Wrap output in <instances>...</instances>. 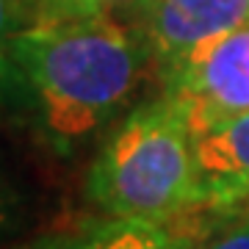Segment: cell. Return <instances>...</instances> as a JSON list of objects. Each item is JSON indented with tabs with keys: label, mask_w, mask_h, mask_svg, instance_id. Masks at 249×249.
Returning <instances> with one entry per match:
<instances>
[{
	"label": "cell",
	"mask_w": 249,
	"mask_h": 249,
	"mask_svg": "<svg viewBox=\"0 0 249 249\" xmlns=\"http://www.w3.org/2000/svg\"><path fill=\"white\" fill-rule=\"evenodd\" d=\"M25 100L47 147L78 152L130 106L152 53L116 17L28 22L11 42Z\"/></svg>",
	"instance_id": "6da1fadb"
},
{
	"label": "cell",
	"mask_w": 249,
	"mask_h": 249,
	"mask_svg": "<svg viewBox=\"0 0 249 249\" xmlns=\"http://www.w3.org/2000/svg\"><path fill=\"white\" fill-rule=\"evenodd\" d=\"M86 196L108 216L172 222L199 205L194 133L186 111L160 94L133 108L97 150Z\"/></svg>",
	"instance_id": "7a4b0ae2"
},
{
	"label": "cell",
	"mask_w": 249,
	"mask_h": 249,
	"mask_svg": "<svg viewBox=\"0 0 249 249\" xmlns=\"http://www.w3.org/2000/svg\"><path fill=\"white\" fill-rule=\"evenodd\" d=\"M163 75L169 94L188 116L191 133L249 111V25L199 47Z\"/></svg>",
	"instance_id": "3957f363"
},
{
	"label": "cell",
	"mask_w": 249,
	"mask_h": 249,
	"mask_svg": "<svg viewBox=\"0 0 249 249\" xmlns=\"http://www.w3.org/2000/svg\"><path fill=\"white\" fill-rule=\"evenodd\" d=\"M247 25L249 0H150L142 11V36L160 72Z\"/></svg>",
	"instance_id": "277c9868"
},
{
	"label": "cell",
	"mask_w": 249,
	"mask_h": 249,
	"mask_svg": "<svg viewBox=\"0 0 249 249\" xmlns=\"http://www.w3.org/2000/svg\"><path fill=\"white\" fill-rule=\"evenodd\" d=\"M199 205H249V111L194 136Z\"/></svg>",
	"instance_id": "5b68a950"
},
{
	"label": "cell",
	"mask_w": 249,
	"mask_h": 249,
	"mask_svg": "<svg viewBox=\"0 0 249 249\" xmlns=\"http://www.w3.org/2000/svg\"><path fill=\"white\" fill-rule=\"evenodd\" d=\"M70 249H194V244L186 232L169 227V222L111 216L70 238Z\"/></svg>",
	"instance_id": "8992f818"
},
{
	"label": "cell",
	"mask_w": 249,
	"mask_h": 249,
	"mask_svg": "<svg viewBox=\"0 0 249 249\" xmlns=\"http://www.w3.org/2000/svg\"><path fill=\"white\" fill-rule=\"evenodd\" d=\"M178 219H186V230H178L191 238L194 249H249V205H196Z\"/></svg>",
	"instance_id": "52a82bcc"
},
{
	"label": "cell",
	"mask_w": 249,
	"mask_h": 249,
	"mask_svg": "<svg viewBox=\"0 0 249 249\" xmlns=\"http://www.w3.org/2000/svg\"><path fill=\"white\" fill-rule=\"evenodd\" d=\"M28 11L31 0H0V114L25 97V83L11 55V42L28 25Z\"/></svg>",
	"instance_id": "ba28073f"
},
{
	"label": "cell",
	"mask_w": 249,
	"mask_h": 249,
	"mask_svg": "<svg viewBox=\"0 0 249 249\" xmlns=\"http://www.w3.org/2000/svg\"><path fill=\"white\" fill-rule=\"evenodd\" d=\"M150 0H31V22L55 19H86V17H116L127 11H144Z\"/></svg>",
	"instance_id": "9c48e42d"
},
{
	"label": "cell",
	"mask_w": 249,
	"mask_h": 249,
	"mask_svg": "<svg viewBox=\"0 0 249 249\" xmlns=\"http://www.w3.org/2000/svg\"><path fill=\"white\" fill-rule=\"evenodd\" d=\"M17 216H19V194L0 169V238L14 227Z\"/></svg>",
	"instance_id": "30bf717a"
},
{
	"label": "cell",
	"mask_w": 249,
	"mask_h": 249,
	"mask_svg": "<svg viewBox=\"0 0 249 249\" xmlns=\"http://www.w3.org/2000/svg\"><path fill=\"white\" fill-rule=\"evenodd\" d=\"M17 249H70V238H58V235H47V238H36L31 244H22Z\"/></svg>",
	"instance_id": "8fae6325"
}]
</instances>
